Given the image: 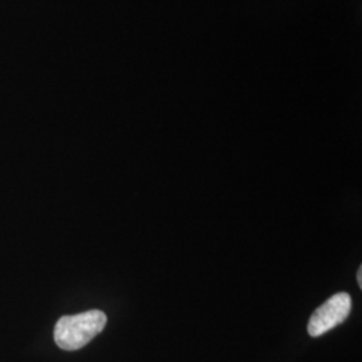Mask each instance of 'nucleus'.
Segmentation results:
<instances>
[{
    "label": "nucleus",
    "instance_id": "nucleus-1",
    "mask_svg": "<svg viewBox=\"0 0 362 362\" xmlns=\"http://www.w3.org/2000/svg\"><path fill=\"white\" fill-rule=\"evenodd\" d=\"M104 311L89 310L76 315H65L58 320L54 329V339L61 349H81L98 336L106 326Z\"/></svg>",
    "mask_w": 362,
    "mask_h": 362
},
{
    "label": "nucleus",
    "instance_id": "nucleus-2",
    "mask_svg": "<svg viewBox=\"0 0 362 362\" xmlns=\"http://www.w3.org/2000/svg\"><path fill=\"white\" fill-rule=\"evenodd\" d=\"M351 310V299L348 293H338L329 298L311 314L308 332L311 337L324 336L338 325L342 324Z\"/></svg>",
    "mask_w": 362,
    "mask_h": 362
},
{
    "label": "nucleus",
    "instance_id": "nucleus-3",
    "mask_svg": "<svg viewBox=\"0 0 362 362\" xmlns=\"http://www.w3.org/2000/svg\"><path fill=\"white\" fill-rule=\"evenodd\" d=\"M357 282H358V286L362 287V267H360L357 272Z\"/></svg>",
    "mask_w": 362,
    "mask_h": 362
}]
</instances>
